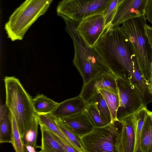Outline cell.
<instances>
[{
    "instance_id": "1f68e13d",
    "label": "cell",
    "mask_w": 152,
    "mask_h": 152,
    "mask_svg": "<svg viewBox=\"0 0 152 152\" xmlns=\"http://www.w3.org/2000/svg\"><path fill=\"white\" fill-rule=\"evenodd\" d=\"M7 108L6 105L3 104L0 102V119H2L4 117L6 111H7Z\"/></svg>"
},
{
    "instance_id": "9c48e42d",
    "label": "cell",
    "mask_w": 152,
    "mask_h": 152,
    "mask_svg": "<svg viewBox=\"0 0 152 152\" xmlns=\"http://www.w3.org/2000/svg\"><path fill=\"white\" fill-rule=\"evenodd\" d=\"M117 78L112 72L99 75L83 86L79 95L88 103L100 89H104L118 94Z\"/></svg>"
},
{
    "instance_id": "7402d4cb",
    "label": "cell",
    "mask_w": 152,
    "mask_h": 152,
    "mask_svg": "<svg viewBox=\"0 0 152 152\" xmlns=\"http://www.w3.org/2000/svg\"><path fill=\"white\" fill-rule=\"evenodd\" d=\"M99 91L107 103L111 114V122L118 121L116 115L119 104L118 94L102 89Z\"/></svg>"
},
{
    "instance_id": "ffe728a7",
    "label": "cell",
    "mask_w": 152,
    "mask_h": 152,
    "mask_svg": "<svg viewBox=\"0 0 152 152\" xmlns=\"http://www.w3.org/2000/svg\"><path fill=\"white\" fill-rule=\"evenodd\" d=\"M148 110L144 106L133 115V120L136 134V144L134 152H142L140 140L142 130Z\"/></svg>"
},
{
    "instance_id": "484cf974",
    "label": "cell",
    "mask_w": 152,
    "mask_h": 152,
    "mask_svg": "<svg viewBox=\"0 0 152 152\" xmlns=\"http://www.w3.org/2000/svg\"><path fill=\"white\" fill-rule=\"evenodd\" d=\"M56 122L59 128L69 140L73 144L79 152H85L80 137L76 135L60 120Z\"/></svg>"
},
{
    "instance_id": "d6a6232c",
    "label": "cell",
    "mask_w": 152,
    "mask_h": 152,
    "mask_svg": "<svg viewBox=\"0 0 152 152\" xmlns=\"http://www.w3.org/2000/svg\"><path fill=\"white\" fill-rule=\"evenodd\" d=\"M36 149L32 146H27L24 149V152H36Z\"/></svg>"
},
{
    "instance_id": "cb8c5ba5",
    "label": "cell",
    "mask_w": 152,
    "mask_h": 152,
    "mask_svg": "<svg viewBox=\"0 0 152 152\" xmlns=\"http://www.w3.org/2000/svg\"><path fill=\"white\" fill-rule=\"evenodd\" d=\"M8 114L11 125V143L16 152H24L21 138L15 118L10 112Z\"/></svg>"
},
{
    "instance_id": "5bb4252c",
    "label": "cell",
    "mask_w": 152,
    "mask_h": 152,
    "mask_svg": "<svg viewBox=\"0 0 152 152\" xmlns=\"http://www.w3.org/2000/svg\"><path fill=\"white\" fill-rule=\"evenodd\" d=\"M59 120L79 137L89 133L95 126L86 110L78 114Z\"/></svg>"
},
{
    "instance_id": "f1b7e54d",
    "label": "cell",
    "mask_w": 152,
    "mask_h": 152,
    "mask_svg": "<svg viewBox=\"0 0 152 152\" xmlns=\"http://www.w3.org/2000/svg\"><path fill=\"white\" fill-rule=\"evenodd\" d=\"M53 137L58 142L60 145L64 148L66 152H78L76 149L73 148L58 136L50 132Z\"/></svg>"
},
{
    "instance_id": "277c9868",
    "label": "cell",
    "mask_w": 152,
    "mask_h": 152,
    "mask_svg": "<svg viewBox=\"0 0 152 152\" xmlns=\"http://www.w3.org/2000/svg\"><path fill=\"white\" fill-rule=\"evenodd\" d=\"M146 19L145 15L132 18L124 22L121 27L131 45L139 70L149 83L152 49L145 32Z\"/></svg>"
},
{
    "instance_id": "ac0fdd59",
    "label": "cell",
    "mask_w": 152,
    "mask_h": 152,
    "mask_svg": "<svg viewBox=\"0 0 152 152\" xmlns=\"http://www.w3.org/2000/svg\"><path fill=\"white\" fill-rule=\"evenodd\" d=\"M41 133L40 152H66L50 132L44 126L39 125Z\"/></svg>"
},
{
    "instance_id": "7a4b0ae2",
    "label": "cell",
    "mask_w": 152,
    "mask_h": 152,
    "mask_svg": "<svg viewBox=\"0 0 152 152\" xmlns=\"http://www.w3.org/2000/svg\"><path fill=\"white\" fill-rule=\"evenodd\" d=\"M60 16L66 23V31L73 41V64L83 78V86L99 75L111 72L95 46H88L78 32L77 28L80 22L64 15Z\"/></svg>"
},
{
    "instance_id": "603a6c76",
    "label": "cell",
    "mask_w": 152,
    "mask_h": 152,
    "mask_svg": "<svg viewBox=\"0 0 152 152\" xmlns=\"http://www.w3.org/2000/svg\"><path fill=\"white\" fill-rule=\"evenodd\" d=\"M91 102L96 104L102 118L108 124L111 123L109 110L106 101L99 91L95 94L88 103Z\"/></svg>"
},
{
    "instance_id": "9a60e30c",
    "label": "cell",
    "mask_w": 152,
    "mask_h": 152,
    "mask_svg": "<svg viewBox=\"0 0 152 152\" xmlns=\"http://www.w3.org/2000/svg\"><path fill=\"white\" fill-rule=\"evenodd\" d=\"M134 78L132 82L141 94L145 106L152 102V90L149 83L144 78L139 70L136 60L134 64Z\"/></svg>"
},
{
    "instance_id": "52a82bcc",
    "label": "cell",
    "mask_w": 152,
    "mask_h": 152,
    "mask_svg": "<svg viewBox=\"0 0 152 152\" xmlns=\"http://www.w3.org/2000/svg\"><path fill=\"white\" fill-rule=\"evenodd\" d=\"M113 0H62L58 4L57 15L81 22L94 15H105Z\"/></svg>"
},
{
    "instance_id": "30bf717a",
    "label": "cell",
    "mask_w": 152,
    "mask_h": 152,
    "mask_svg": "<svg viewBox=\"0 0 152 152\" xmlns=\"http://www.w3.org/2000/svg\"><path fill=\"white\" fill-rule=\"evenodd\" d=\"M77 29L88 45L93 47L106 29L105 15L88 17L80 22Z\"/></svg>"
},
{
    "instance_id": "3957f363",
    "label": "cell",
    "mask_w": 152,
    "mask_h": 152,
    "mask_svg": "<svg viewBox=\"0 0 152 152\" xmlns=\"http://www.w3.org/2000/svg\"><path fill=\"white\" fill-rule=\"evenodd\" d=\"M4 81L5 105L15 118L21 138L30 128L35 114L32 98L15 77L6 76Z\"/></svg>"
},
{
    "instance_id": "4dcf8cb0",
    "label": "cell",
    "mask_w": 152,
    "mask_h": 152,
    "mask_svg": "<svg viewBox=\"0 0 152 152\" xmlns=\"http://www.w3.org/2000/svg\"><path fill=\"white\" fill-rule=\"evenodd\" d=\"M146 35L152 49V27L147 24L145 26Z\"/></svg>"
},
{
    "instance_id": "836d02e7",
    "label": "cell",
    "mask_w": 152,
    "mask_h": 152,
    "mask_svg": "<svg viewBox=\"0 0 152 152\" xmlns=\"http://www.w3.org/2000/svg\"><path fill=\"white\" fill-rule=\"evenodd\" d=\"M151 78L150 79V81L149 82V84L150 85V87L151 89L152 90V62L151 64Z\"/></svg>"
},
{
    "instance_id": "44dd1931",
    "label": "cell",
    "mask_w": 152,
    "mask_h": 152,
    "mask_svg": "<svg viewBox=\"0 0 152 152\" xmlns=\"http://www.w3.org/2000/svg\"><path fill=\"white\" fill-rule=\"evenodd\" d=\"M38 121L35 114L34 115L30 128L21 137L23 149L27 146H30L36 149L39 148L37 144L38 134Z\"/></svg>"
},
{
    "instance_id": "e575fe53",
    "label": "cell",
    "mask_w": 152,
    "mask_h": 152,
    "mask_svg": "<svg viewBox=\"0 0 152 152\" xmlns=\"http://www.w3.org/2000/svg\"><path fill=\"white\" fill-rule=\"evenodd\" d=\"M0 52L1 53L2 47H3V40L2 38L1 37V36L0 37Z\"/></svg>"
},
{
    "instance_id": "4316f807",
    "label": "cell",
    "mask_w": 152,
    "mask_h": 152,
    "mask_svg": "<svg viewBox=\"0 0 152 152\" xmlns=\"http://www.w3.org/2000/svg\"><path fill=\"white\" fill-rule=\"evenodd\" d=\"M86 112L95 126L101 127L108 124L102 118L96 104L93 102L88 103Z\"/></svg>"
},
{
    "instance_id": "f546056e",
    "label": "cell",
    "mask_w": 152,
    "mask_h": 152,
    "mask_svg": "<svg viewBox=\"0 0 152 152\" xmlns=\"http://www.w3.org/2000/svg\"><path fill=\"white\" fill-rule=\"evenodd\" d=\"M145 15L146 19L152 24V0H148Z\"/></svg>"
},
{
    "instance_id": "5b68a950",
    "label": "cell",
    "mask_w": 152,
    "mask_h": 152,
    "mask_svg": "<svg viewBox=\"0 0 152 152\" xmlns=\"http://www.w3.org/2000/svg\"><path fill=\"white\" fill-rule=\"evenodd\" d=\"M53 0H26L17 8L5 23L8 37L12 41L21 40L31 25L44 15Z\"/></svg>"
},
{
    "instance_id": "83f0119b",
    "label": "cell",
    "mask_w": 152,
    "mask_h": 152,
    "mask_svg": "<svg viewBox=\"0 0 152 152\" xmlns=\"http://www.w3.org/2000/svg\"><path fill=\"white\" fill-rule=\"evenodd\" d=\"M118 0H113L108 7L105 15L106 29L110 28L111 23L116 12Z\"/></svg>"
},
{
    "instance_id": "7c38bea8",
    "label": "cell",
    "mask_w": 152,
    "mask_h": 152,
    "mask_svg": "<svg viewBox=\"0 0 152 152\" xmlns=\"http://www.w3.org/2000/svg\"><path fill=\"white\" fill-rule=\"evenodd\" d=\"M122 126L118 135L115 147L117 152H134L136 134L133 115L122 121Z\"/></svg>"
},
{
    "instance_id": "e0dca14e",
    "label": "cell",
    "mask_w": 152,
    "mask_h": 152,
    "mask_svg": "<svg viewBox=\"0 0 152 152\" xmlns=\"http://www.w3.org/2000/svg\"><path fill=\"white\" fill-rule=\"evenodd\" d=\"M140 144L142 152H152V112L149 110L141 132Z\"/></svg>"
},
{
    "instance_id": "2e32d148",
    "label": "cell",
    "mask_w": 152,
    "mask_h": 152,
    "mask_svg": "<svg viewBox=\"0 0 152 152\" xmlns=\"http://www.w3.org/2000/svg\"><path fill=\"white\" fill-rule=\"evenodd\" d=\"M39 125L45 127L50 132L55 134L79 152L75 146L61 131L56 122V118L51 113L37 114L35 113Z\"/></svg>"
},
{
    "instance_id": "6da1fadb",
    "label": "cell",
    "mask_w": 152,
    "mask_h": 152,
    "mask_svg": "<svg viewBox=\"0 0 152 152\" xmlns=\"http://www.w3.org/2000/svg\"><path fill=\"white\" fill-rule=\"evenodd\" d=\"M95 46L112 73L117 77L132 81L135 55L121 27L106 29Z\"/></svg>"
},
{
    "instance_id": "8992f818",
    "label": "cell",
    "mask_w": 152,
    "mask_h": 152,
    "mask_svg": "<svg viewBox=\"0 0 152 152\" xmlns=\"http://www.w3.org/2000/svg\"><path fill=\"white\" fill-rule=\"evenodd\" d=\"M122 124L118 121L103 126H95L91 132L80 136L85 152H117L115 143Z\"/></svg>"
},
{
    "instance_id": "8fae6325",
    "label": "cell",
    "mask_w": 152,
    "mask_h": 152,
    "mask_svg": "<svg viewBox=\"0 0 152 152\" xmlns=\"http://www.w3.org/2000/svg\"><path fill=\"white\" fill-rule=\"evenodd\" d=\"M148 0H124L118 5L110 28L119 26L129 19L145 15Z\"/></svg>"
},
{
    "instance_id": "4fadbf2b",
    "label": "cell",
    "mask_w": 152,
    "mask_h": 152,
    "mask_svg": "<svg viewBox=\"0 0 152 152\" xmlns=\"http://www.w3.org/2000/svg\"><path fill=\"white\" fill-rule=\"evenodd\" d=\"M88 103L79 95L59 103L55 109L50 113L56 119L73 116L86 110Z\"/></svg>"
},
{
    "instance_id": "d6986e66",
    "label": "cell",
    "mask_w": 152,
    "mask_h": 152,
    "mask_svg": "<svg viewBox=\"0 0 152 152\" xmlns=\"http://www.w3.org/2000/svg\"><path fill=\"white\" fill-rule=\"evenodd\" d=\"M32 102L34 110L37 114L50 113L59 104L43 94H37Z\"/></svg>"
},
{
    "instance_id": "ba28073f",
    "label": "cell",
    "mask_w": 152,
    "mask_h": 152,
    "mask_svg": "<svg viewBox=\"0 0 152 152\" xmlns=\"http://www.w3.org/2000/svg\"><path fill=\"white\" fill-rule=\"evenodd\" d=\"M116 83L119 103L116 117L121 121L145 106L139 91L130 81L117 77Z\"/></svg>"
},
{
    "instance_id": "d590c367",
    "label": "cell",
    "mask_w": 152,
    "mask_h": 152,
    "mask_svg": "<svg viewBox=\"0 0 152 152\" xmlns=\"http://www.w3.org/2000/svg\"><path fill=\"white\" fill-rule=\"evenodd\" d=\"M124 0H118V5L119 4Z\"/></svg>"
},
{
    "instance_id": "d4e9b609",
    "label": "cell",
    "mask_w": 152,
    "mask_h": 152,
    "mask_svg": "<svg viewBox=\"0 0 152 152\" xmlns=\"http://www.w3.org/2000/svg\"><path fill=\"white\" fill-rule=\"evenodd\" d=\"M12 128L7 111L3 118L0 119V143H11Z\"/></svg>"
}]
</instances>
